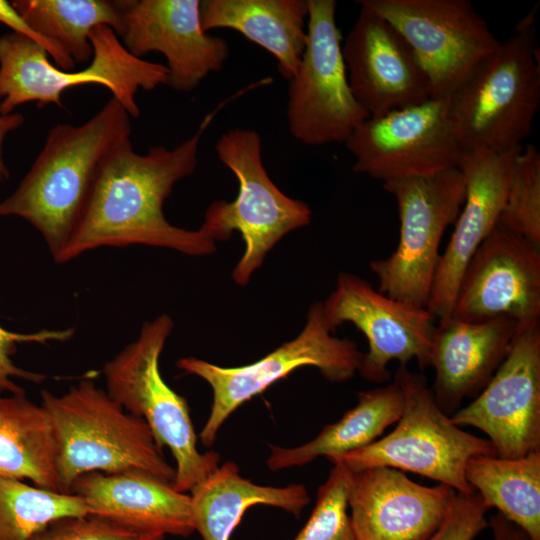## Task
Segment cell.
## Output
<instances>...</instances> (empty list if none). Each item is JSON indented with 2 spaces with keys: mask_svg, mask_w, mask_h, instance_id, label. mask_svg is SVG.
Returning a JSON list of instances; mask_svg holds the SVG:
<instances>
[{
  "mask_svg": "<svg viewBox=\"0 0 540 540\" xmlns=\"http://www.w3.org/2000/svg\"><path fill=\"white\" fill-rule=\"evenodd\" d=\"M0 22L10 27L17 34L24 35L40 44L52 57L55 65L64 70H74L75 63L60 53L48 41L39 36L26 23L21 14L15 9L12 2L0 0Z\"/></svg>",
  "mask_w": 540,
  "mask_h": 540,
  "instance_id": "34",
  "label": "cell"
},
{
  "mask_svg": "<svg viewBox=\"0 0 540 540\" xmlns=\"http://www.w3.org/2000/svg\"><path fill=\"white\" fill-rule=\"evenodd\" d=\"M383 189L394 196L400 235L393 253L370 262L378 291L405 304L426 308L441 253L440 243L456 221L465 198L458 168L427 177L387 181Z\"/></svg>",
  "mask_w": 540,
  "mask_h": 540,
  "instance_id": "10",
  "label": "cell"
},
{
  "mask_svg": "<svg viewBox=\"0 0 540 540\" xmlns=\"http://www.w3.org/2000/svg\"><path fill=\"white\" fill-rule=\"evenodd\" d=\"M307 42L289 79L287 121L291 135L310 146L344 143L368 118L350 88L336 23L335 0H307Z\"/></svg>",
  "mask_w": 540,
  "mask_h": 540,
  "instance_id": "11",
  "label": "cell"
},
{
  "mask_svg": "<svg viewBox=\"0 0 540 540\" xmlns=\"http://www.w3.org/2000/svg\"><path fill=\"white\" fill-rule=\"evenodd\" d=\"M70 493L85 501L88 515L135 531L178 537L195 532L191 496L142 471L85 473Z\"/></svg>",
  "mask_w": 540,
  "mask_h": 540,
  "instance_id": "22",
  "label": "cell"
},
{
  "mask_svg": "<svg viewBox=\"0 0 540 540\" xmlns=\"http://www.w3.org/2000/svg\"><path fill=\"white\" fill-rule=\"evenodd\" d=\"M190 496L195 532L203 540H230L252 506H271L299 516L310 503L304 485H259L243 478L232 461L218 465L191 489Z\"/></svg>",
  "mask_w": 540,
  "mask_h": 540,
  "instance_id": "24",
  "label": "cell"
},
{
  "mask_svg": "<svg viewBox=\"0 0 540 540\" xmlns=\"http://www.w3.org/2000/svg\"><path fill=\"white\" fill-rule=\"evenodd\" d=\"M307 0H204L200 5L202 29H232L264 48L277 68L291 79L307 42Z\"/></svg>",
  "mask_w": 540,
  "mask_h": 540,
  "instance_id": "23",
  "label": "cell"
},
{
  "mask_svg": "<svg viewBox=\"0 0 540 540\" xmlns=\"http://www.w3.org/2000/svg\"><path fill=\"white\" fill-rule=\"evenodd\" d=\"M131 130L130 115L113 97L80 125H55L19 186L0 202V217L29 222L56 262L84 212L101 166L130 139Z\"/></svg>",
  "mask_w": 540,
  "mask_h": 540,
  "instance_id": "2",
  "label": "cell"
},
{
  "mask_svg": "<svg viewBox=\"0 0 540 540\" xmlns=\"http://www.w3.org/2000/svg\"><path fill=\"white\" fill-rule=\"evenodd\" d=\"M0 475L64 493L50 418L25 393L0 397Z\"/></svg>",
  "mask_w": 540,
  "mask_h": 540,
  "instance_id": "26",
  "label": "cell"
},
{
  "mask_svg": "<svg viewBox=\"0 0 540 540\" xmlns=\"http://www.w3.org/2000/svg\"><path fill=\"white\" fill-rule=\"evenodd\" d=\"M448 107L449 95L366 118L345 142L353 170L384 183L457 168L462 150Z\"/></svg>",
  "mask_w": 540,
  "mask_h": 540,
  "instance_id": "13",
  "label": "cell"
},
{
  "mask_svg": "<svg viewBox=\"0 0 540 540\" xmlns=\"http://www.w3.org/2000/svg\"><path fill=\"white\" fill-rule=\"evenodd\" d=\"M357 404L312 440L296 447L269 445L266 464L271 471L306 465L318 457L328 460L376 441L402 415L404 396L396 380L357 394Z\"/></svg>",
  "mask_w": 540,
  "mask_h": 540,
  "instance_id": "25",
  "label": "cell"
},
{
  "mask_svg": "<svg viewBox=\"0 0 540 540\" xmlns=\"http://www.w3.org/2000/svg\"><path fill=\"white\" fill-rule=\"evenodd\" d=\"M456 493L442 484H418L390 467L350 471V522L357 540H425L442 521Z\"/></svg>",
  "mask_w": 540,
  "mask_h": 540,
  "instance_id": "20",
  "label": "cell"
},
{
  "mask_svg": "<svg viewBox=\"0 0 540 540\" xmlns=\"http://www.w3.org/2000/svg\"><path fill=\"white\" fill-rule=\"evenodd\" d=\"M522 148L504 152H465L461 155L457 168L465 185L463 209L440 255L426 306L438 321L451 316L469 260L498 223L514 162Z\"/></svg>",
  "mask_w": 540,
  "mask_h": 540,
  "instance_id": "19",
  "label": "cell"
},
{
  "mask_svg": "<svg viewBox=\"0 0 540 540\" xmlns=\"http://www.w3.org/2000/svg\"><path fill=\"white\" fill-rule=\"evenodd\" d=\"M488 526L493 540H532L521 528L498 512L488 521Z\"/></svg>",
  "mask_w": 540,
  "mask_h": 540,
  "instance_id": "35",
  "label": "cell"
},
{
  "mask_svg": "<svg viewBox=\"0 0 540 540\" xmlns=\"http://www.w3.org/2000/svg\"><path fill=\"white\" fill-rule=\"evenodd\" d=\"M217 110L173 149L154 146L138 154L130 139L120 143L101 166L84 212L56 262H69L97 248L131 245L191 256L214 253L215 240L203 227L186 230L172 225L163 205L174 185L195 171L202 135Z\"/></svg>",
  "mask_w": 540,
  "mask_h": 540,
  "instance_id": "1",
  "label": "cell"
},
{
  "mask_svg": "<svg viewBox=\"0 0 540 540\" xmlns=\"http://www.w3.org/2000/svg\"><path fill=\"white\" fill-rule=\"evenodd\" d=\"M322 305L332 331L350 322L366 337L368 351L362 354L358 373L367 381L388 383L392 361L407 366L415 360L421 370L430 367L437 324L427 308L397 301L347 272L338 275L334 291Z\"/></svg>",
  "mask_w": 540,
  "mask_h": 540,
  "instance_id": "14",
  "label": "cell"
},
{
  "mask_svg": "<svg viewBox=\"0 0 540 540\" xmlns=\"http://www.w3.org/2000/svg\"><path fill=\"white\" fill-rule=\"evenodd\" d=\"M93 55L79 70H64L50 63L48 52L34 40L14 32L0 36V114L7 115L24 103L62 106L63 93L81 85L107 88L128 112L138 118L136 94L168 85L165 65L131 54L115 31L101 25L90 34Z\"/></svg>",
  "mask_w": 540,
  "mask_h": 540,
  "instance_id": "5",
  "label": "cell"
},
{
  "mask_svg": "<svg viewBox=\"0 0 540 540\" xmlns=\"http://www.w3.org/2000/svg\"><path fill=\"white\" fill-rule=\"evenodd\" d=\"M57 443V471L64 493L90 472L137 470L173 483L175 468L165 459L147 423L127 412L92 380L61 394L41 391V403Z\"/></svg>",
  "mask_w": 540,
  "mask_h": 540,
  "instance_id": "3",
  "label": "cell"
},
{
  "mask_svg": "<svg viewBox=\"0 0 540 540\" xmlns=\"http://www.w3.org/2000/svg\"><path fill=\"white\" fill-rule=\"evenodd\" d=\"M450 417L484 432L500 457L540 451V325L520 330L486 387Z\"/></svg>",
  "mask_w": 540,
  "mask_h": 540,
  "instance_id": "16",
  "label": "cell"
},
{
  "mask_svg": "<svg viewBox=\"0 0 540 540\" xmlns=\"http://www.w3.org/2000/svg\"><path fill=\"white\" fill-rule=\"evenodd\" d=\"M12 4L33 31L75 64L91 60L89 37L94 28L109 26L118 36L122 31L119 1L15 0Z\"/></svg>",
  "mask_w": 540,
  "mask_h": 540,
  "instance_id": "28",
  "label": "cell"
},
{
  "mask_svg": "<svg viewBox=\"0 0 540 540\" xmlns=\"http://www.w3.org/2000/svg\"><path fill=\"white\" fill-rule=\"evenodd\" d=\"M350 471L334 463L318 488L314 508L293 540H357L347 506Z\"/></svg>",
  "mask_w": 540,
  "mask_h": 540,
  "instance_id": "31",
  "label": "cell"
},
{
  "mask_svg": "<svg viewBox=\"0 0 540 540\" xmlns=\"http://www.w3.org/2000/svg\"><path fill=\"white\" fill-rule=\"evenodd\" d=\"M522 327L507 317L467 322L450 316L436 325L430 367L431 389L440 409L451 416L465 398H475L507 357Z\"/></svg>",
  "mask_w": 540,
  "mask_h": 540,
  "instance_id": "21",
  "label": "cell"
},
{
  "mask_svg": "<svg viewBox=\"0 0 540 540\" xmlns=\"http://www.w3.org/2000/svg\"><path fill=\"white\" fill-rule=\"evenodd\" d=\"M25 118L20 113L7 115L0 114V181L5 182L10 178V171L3 156V144L6 136L23 125Z\"/></svg>",
  "mask_w": 540,
  "mask_h": 540,
  "instance_id": "36",
  "label": "cell"
},
{
  "mask_svg": "<svg viewBox=\"0 0 540 540\" xmlns=\"http://www.w3.org/2000/svg\"><path fill=\"white\" fill-rule=\"evenodd\" d=\"M481 496L456 493L438 527L425 540H474L488 527Z\"/></svg>",
  "mask_w": 540,
  "mask_h": 540,
  "instance_id": "33",
  "label": "cell"
},
{
  "mask_svg": "<svg viewBox=\"0 0 540 540\" xmlns=\"http://www.w3.org/2000/svg\"><path fill=\"white\" fill-rule=\"evenodd\" d=\"M540 105V69L534 23L484 58L449 95V118L465 152H504L522 146Z\"/></svg>",
  "mask_w": 540,
  "mask_h": 540,
  "instance_id": "4",
  "label": "cell"
},
{
  "mask_svg": "<svg viewBox=\"0 0 540 540\" xmlns=\"http://www.w3.org/2000/svg\"><path fill=\"white\" fill-rule=\"evenodd\" d=\"M498 224L540 247V153L532 144L515 159Z\"/></svg>",
  "mask_w": 540,
  "mask_h": 540,
  "instance_id": "30",
  "label": "cell"
},
{
  "mask_svg": "<svg viewBox=\"0 0 540 540\" xmlns=\"http://www.w3.org/2000/svg\"><path fill=\"white\" fill-rule=\"evenodd\" d=\"M173 328L167 314L145 322L138 338L105 363L103 374L110 397L142 418L157 443L169 448L176 463L172 486L186 493L218 467L220 456L198 451L188 403L161 375L160 355Z\"/></svg>",
  "mask_w": 540,
  "mask_h": 540,
  "instance_id": "6",
  "label": "cell"
},
{
  "mask_svg": "<svg viewBox=\"0 0 540 540\" xmlns=\"http://www.w3.org/2000/svg\"><path fill=\"white\" fill-rule=\"evenodd\" d=\"M323 305L315 302L299 335L247 365L222 367L195 357L180 358L176 366L206 381L212 389L209 416L200 431L201 443L210 447L227 418L242 404L302 367H314L330 382L340 383L358 372L362 352L356 343L331 334Z\"/></svg>",
  "mask_w": 540,
  "mask_h": 540,
  "instance_id": "9",
  "label": "cell"
},
{
  "mask_svg": "<svg viewBox=\"0 0 540 540\" xmlns=\"http://www.w3.org/2000/svg\"><path fill=\"white\" fill-rule=\"evenodd\" d=\"M393 379L404 396L395 428L371 444L329 461L349 471L390 467L427 477L457 493H474L465 478L466 465L475 456L497 455L493 444L456 425L437 405L424 375L399 365Z\"/></svg>",
  "mask_w": 540,
  "mask_h": 540,
  "instance_id": "7",
  "label": "cell"
},
{
  "mask_svg": "<svg viewBox=\"0 0 540 540\" xmlns=\"http://www.w3.org/2000/svg\"><path fill=\"white\" fill-rule=\"evenodd\" d=\"M93 515L61 518L49 524L33 540H164Z\"/></svg>",
  "mask_w": 540,
  "mask_h": 540,
  "instance_id": "32",
  "label": "cell"
},
{
  "mask_svg": "<svg viewBox=\"0 0 540 540\" xmlns=\"http://www.w3.org/2000/svg\"><path fill=\"white\" fill-rule=\"evenodd\" d=\"M219 160L238 181L232 202L215 201L207 209L203 227L216 241L238 231L245 250L232 272L236 284H248L267 253L289 232L306 226L312 211L300 200L285 195L270 179L262 162V140L250 129H231L217 140Z\"/></svg>",
  "mask_w": 540,
  "mask_h": 540,
  "instance_id": "8",
  "label": "cell"
},
{
  "mask_svg": "<svg viewBox=\"0 0 540 540\" xmlns=\"http://www.w3.org/2000/svg\"><path fill=\"white\" fill-rule=\"evenodd\" d=\"M200 5V0L119 1L123 45L138 58L163 54L168 85L178 92L194 90L229 57L228 43L202 29Z\"/></svg>",
  "mask_w": 540,
  "mask_h": 540,
  "instance_id": "17",
  "label": "cell"
},
{
  "mask_svg": "<svg viewBox=\"0 0 540 540\" xmlns=\"http://www.w3.org/2000/svg\"><path fill=\"white\" fill-rule=\"evenodd\" d=\"M451 316L540 325V247L497 223L462 274Z\"/></svg>",
  "mask_w": 540,
  "mask_h": 540,
  "instance_id": "15",
  "label": "cell"
},
{
  "mask_svg": "<svg viewBox=\"0 0 540 540\" xmlns=\"http://www.w3.org/2000/svg\"><path fill=\"white\" fill-rule=\"evenodd\" d=\"M406 40L432 97L450 95L499 44L468 0H359Z\"/></svg>",
  "mask_w": 540,
  "mask_h": 540,
  "instance_id": "12",
  "label": "cell"
},
{
  "mask_svg": "<svg viewBox=\"0 0 540 540\" xmlns=\"http://www.w3.org/2000/svg\"><path fill=\"white\" fill-rule=\"evenodd\" d=\"M465 478L489 509L540 540V451L518 458L475 456Z\"/></svg>",
  "mask_w": 540,
  "mask_h": 540,
  "instance_id": "27",
  "label": "cell"
},
{
  "mask_svg": "<svg viewBox=\"0 0 540 540\" xmlns=\"http://www.w3.org/2000/svg\"><path fill=\"white\" fill-rule=\"evenodd\" d=\"M88 514L85 501L76 494L0 475V540H33L56 520Z\"/></svg>",
  "mask_w": 540,
  "mask_h": 540,
  "instance_id": "29",
  "label": "cell"
},
{
  "mask_svg": "<svg viewBox=\"0 0 540 540\" xmlns=\"http://www.w3.org/2000/svg\"><path fill=\"white\" fill-rule=\"evenodd\" d=\"M342 56L352 93L369 117L432 98L430 81L406 40L364 6L344 39Z\"/></svg>",
  "mask_w": 540,
  "mask_h": 540,
  "instance_id": "18",
  "label": "cell"
}]
</instances>
